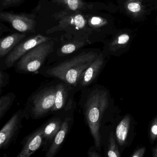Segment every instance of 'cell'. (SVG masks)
<instances>
[{"mask_svg": "<svg viewBox=\"0 0 157 157\" xmlns=\"http://www.w3.org/2000/svg\"><path fill=\"white\" fill-rule=\"evenodd\" d=\"M80 91L79 105L94 146L101 152L102 148L101 134L112 130L119 117L120 110L115 105L110 91L103 85L95 84Z\"/></svg>", "mask_w": 157, "mask_h": 157, "instance_id": "1", "label": "cell"}, {"mask_svg": "<svg viewBox=\"0 0 157 157\" xmlns=\"http://www.w3.org/2000/svg\"><path fill=\"white\" fill-rule=\"evenodd\" d=\"M98 56L91 51L82 52L57 64L43 67L37 74L61 81L79 89L84 71Z\"/></svg>", "mask_w": 157, "mask_h": 157, "instance_id": "2", "label": "cell"}, {"mask_svg": "<svg viewBox=\"0 0 157 157\" xmlns=\"http://www.w3.org/2000/svg\"><path fill=\"white\" fill-rule=\"evenodd\" d=\"M57 80L44 84L26 101L24 109L26 119L38 120L51 114L56 100Z\"/></svg>", "mask_w": 157, "mask_h": 157, "instance_id": "3", "label": "cell"}, {"mask_svg": "<svg viewBox=\"0 0 157 157\" xmlns=\"http://www.w3.org/2000/svg\"><path fill=\"white\" fill-rule=\"evenodd\" d=\"M51 40L38 45L25 54L16 62L15 71L20 74H37L54 51L55 43Z\"/></svg>", "mask_w": 157, "mask_h": 157, "instance_id": "4", "label": "cell"}, {"mask_svg": "<svg viewBox=\"0 0 157 157\" xmlns=\"http://www.w3.org/2000/svg\"><path fill=\"white\" fill-rule=\"evenodd\" d=\"M78 91L80 90L78 88L57 80L56 100L51 114L76 110L75 96Z\"/></svg>", "mask_w": 157, "mask_h": 157, "instance_id": "5", "label": "cell"}, {"mask_svg": "<svg viewBox=\"0 0 157 157\" xmlns=\"http://www.w3.org/2000/svg\"><path fill=\"white\" fill-rule=\"evenodd\" d=\"M26 118L24 109H21L6 123L0 131V149H7L15 142L22 128L23 120Z\"/></svg>", "mask_w": 157, "mask_h": 157, "instance_id": "6", "label": "cell"}, {"mask_svg": "<svg viewBox=\"0 0 157 157\" xmlns=\"http://www.w3.org/2000/svg\"><path fill=\"white\" fill-rule=\"evenodd\" d=\"M51 37L42 35L32 36L25 41H22L7 56L5 60V67L7 68L12 67L15 63L28 51L42 43L51 40Z\"/></svg>", "mask_w": 157, "mask_h": 157, "instance_id": "7", "label": "cell"}, {"mask_svg": "<svg viewBox=\"0 0 157 157\" xmlns=\"http://www.w3.org/2000/svg\"><path fill=\"white\" fill-rule=\"evenodd\" d=\"M115 135L121 153L132 143L135 136V121L130 114H127L117 124Z\"/></svg>", "mask_w": 157, "mask_h": 157, "instance_id": "8", "label": "cell"}, {"mask_svg": "<svg viewBox=\"0 0 157 157\" xmlns=\"http://www.w3.org/2000/svg\"><path fill=\"white\" fill-rule=\"evenodd\" d=\"M75 110L70 111L64 118L60 129L46 151L45 157H55L60 151L74 124Z\"/></svg>", "mask_w": 157, "mask_h": 157, "instance_id": "9", "label": "cell"}, {"mask_svg": "<svg viewBox=\"0 0 157 157\" xmlns=\"http://www.w3.org/2000/svg\"><path fill=\"white\" fill-rule=\"evenodd\" d=\"M69 112H59L55 114L52 117L42 124L44 137L42 151H46L48 150L60 129L64 118Z\"/></svg>", "mask_w": 157, "mask_h": 157, "instance_id": "10", "label": "cell"}, {"mask_svg": "<svg viewBox=\"0 0 157 157\" xmlns=\"http://www.w3.org/2000/svg\"><path fill=\"white\" fill-rule=\"evenodd\" d=\"M0 19L10 24L14 29L22 33L33 32L35 27L34 19L25 14L1 12Z\"/></svg>", "mask_w": 157, "mask_h": 157, "instance_id": "11", "label": "cell"}, {"mask_svg": "<svg viewBox=\"0 0 157 157\" xmlns=\"http://www.w3.org/2000/svg\"><path fill=\"white\" fill-rule=\"evenodd\" d=\"M43 127L38 128L25 136L21 142L22 147L17 157H30L43 147Z\"/></svg>", "mask_w": 157, "mask_h": 157, "instance_id": "12", "label": "cell"}, {"mask_svg": "<svg viewBox=\"0 0 157 157\" xmlns=\"http://www.w3.org/2000/svg\"><path fill=\"white\" fill-rule=\"evenodd\" d=\"M55 16L56 19H59V25L47 30V33H51L70 28L81 29L86 25V21L84 16L79 13L67 15L60 13L56 14Z\"/></svg>", "mask_w": 157, "mask_h": 157, "instance_id": "13", "label": "cell"}, {"mask_svg": "<svg viewBox=\"0 0 157 157\" xmlns=\"http://www.w3.org/2000/svg\"><path fill=\"white\" fill-rule=\"evenodd\" d=\"M104 65V60L102 57L101 56H98L84 71L78 85L80 91L82 89L96 84Z\"/></svg>", "mask_w": 157, "mask_h": 157, "instance_id": "14", "label": "cell"}, {"mask_svg": "<svg viewBox=\"0 0 157 157\" xmlns=\"http://www.w3.org/2000/svg\"><path fill=\"white\" fill-rule=\"evenodd\" d=\"M26 37L25 34L15 33L2 38L0 41V57L7 56Z\"/></svg>", "mask_w": 157, "mask_h": 157, "instance_id": "15", "label": "cell"}, {"mask_svg": "<svg viewBox=\"0 0 157 157\" xmlns=\"http://www.w3.org/2000/svg\"><path fill=\"white\" fill-rule=\"evenodd\" d=\"M102 147L104 149L105 156L108 157H120L121 152L117 142L114 131L112 130L102 141Z\"/></svg>", "mask_w": 157, "mask_h": 157, "instance_id": "16", "label": "cell"}, {"mask_svg": "<svg viewBox=\"0 0 157 157\" xmlns=\"http://www.w3.org/2000/svg\"><path fill=\"white\" fill-rule=\"evenodd\" d=\"M52 2L63 6L67 10L73 11L87 9V3L83 0H52Z\"/></svg>", "mask_w": 157, "mask_h": 157, "instance_id": "17", "label": "cell"}, {"mask_svg": "<svg viewBox=\"0 0 157 157\" xmlns=\"http://www.w3.org/2000/svg\"><path fill=\"white\" fill-rule=\"evenodd\" d=\"M16 99L15 94L10 92L0 98V120L4 117L10 110Z\"/></svg>", "mask_w": 157, "mask_h": 157, "instance_id": "18", "label": "cell"}, {"mask_svg": "<svg viewBox=\"0 0 157 157\" xmlns=\"http://www.w3.org/2000/svg\"><path fill=\"white\" fill-rule=\"evenodd\" d=\"M84 45V43L82 42H77L66 44L57 50V55L59 57L68 56L76 52Z\"/></svg>", "mask_w": 157, "mask_h": 157, "instance_id": "19", "label": "cell"}, {"mask_svg": "<svg viewBox=\"0 0 157 157\" xmlns=\"http://www.w3.org/2000/svg\"><path fill=\"white\" fill-rule=\"evenodd\" d=\"M148 137L151 145L157 140V115L151 121L149 125Z\"/></svg>", "mask_w": 157, "mask_h": 157, "instance_id": "20", "label": "cell"}, {"mask_svg": "<svg viewBox=\"0 0 157 157\" xmlns=\"http://www.w3.org/2000/svg\"><path fill=\"white\" fill-rule=\"evenodd\" d=\"M10 75L8 72L2 69L0 71V88L2 90L9 84L10 82Z\"/></svg>", "mask_w": 157, "mask_h": 157, "instance_id": "21", "label": "cell"}, {"mask_svg": "<svg viewBox=\"0 0 157 157\" xmlns=\"http://www.w3.org/2000/svg\"><path fill=\"white\" fill-rule=\"evenodd\" d=\"M24 0H0L1 6L4 9L13 7L22 2Z\"/></svg>", "mask_w": 157, "mask_h": 157, "instance_id": "22", "label": "cell"}, {"mask_svg": "<svg viewBox=\"0 0 157 157\" xmlns=\"http://www.w3.org/2000/svg\"><path fill=\"white\" fill-rule=\"evenodd\" d=\"M87 155L89 157H101L102 155L95 147L94 145L91 146L87 151Z\"/></svg>", "mask_w": 157, "mask_h": 157, "instance_id": "23", "label": "cell"}, {"mask_svg": "<svg viewBox=\"0 0 157 157\" xmlns=\"http://www.w3.org/2000/svg\"><path fill=\"white\" fill-rule=\"evenodd\" d=\"M146 151V148L144 147H140L137 149L134 152L132 153V155H130L131 157H143L145 154V151Z\"/></svg>", "mask_w": 157, "mask_h": 157, "instance_id": "24", "label": "cell"}, {"mask_svg": "<svg viewBox=\"0 0 157 157\" xmlns=\"http://www.w3.org/2000/svg\"><path fill=\"white\" fill-rule=\"evenodd\" d=\"M102 22L101 19L98 17H93L89 21V24L92 26H98Z\"/></svg>", "mask_w": 157, "mask_h": 157, "instance_id": "25", "label": "cell"}, {"mask_svg": "<svg viewBox=\"0 0 157 157\" xmlns=\"http://www.w3.org/2000/svg\"><path fill=\"white\" fill-rule=\"evenodd\" d=\"M128 8L130 11L132 12H137L140 11L141 8L139 4L135 2H131L128 6Z\"/></svg>", "mask_w": 157, "mask_h": 157, "instance_id": "26", "label": "cell"}, {"mask_svg": "<svg viewBox=\"0 0 157 157\" xmlns=\"http://www.w3.org/2000/svg\"><path fill=\"white\" fill-rule=\"evenodd\" d=\"M129 36L126 34H123L119 36L118 37V44H124L127 43L129 40Z\"/></svg>", "mask_w": 157, "mask_h": 157, "instance_id": "27", "label": "cell"}, {"mask_svg": "<svg viewBox=\"0 0 157 157\" xmlns=\"http://www.w3.org/2000/svg\"><path fill=\"white\" fill-rule=\"evenodd\" d=\"M152 153L153 157H157V145L152 149Z\"/></svg>", "mask_w": 157, "mask_h": 157, "instance_id": "28", "label": "cell"}]
</instances>
